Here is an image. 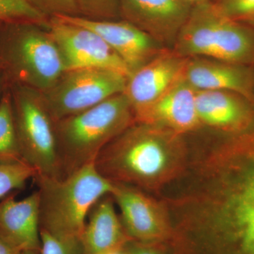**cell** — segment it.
Returning <instances> with one entry per match:
<instances>
[{
	"instance_id": "22",
	"label": "cell",
	"mask_w": 254,
	"mask_h": 254,
	"mask_svg": "<svg viewBox=\"0 0 254 254\" xmlns=\"http://www.w3.org/2000/svg\"><path fill=\"white\" fill-rule=\"evenodd\" d=\"M81 16L93 20H113L120 16L119 0H76Z\"/></svg>"
},
{
	"instance_id": "1",
	"label": "cell",
	"mask_w": 254,
	"mask_h": 254,
	"mask_svg": "<svg viewBox=\"0 0 254 254\" xmlns=\"http://www.w3.org/2000/svg\"><path fill=\"white\" fill-rule=\"evenodd\" d=\"M165 197L173 254H254V134L190 157Z\"/></svg>"
},
{
	"instance_id": "2",
	"label": "cell",
	"mask_w": 254,
	"mask_h": 254,
	"mask_svg": "<svg viewBox=\"0 0 254 254\" xmlns=\"http://www.w3.org/2000/svg\"><path fill=\"white\" fill-rule=\"evenodd\" d=\"M190 154L184 135L136 122L100 151L94 165L112 183L158 193L183 175Z\"/></svg>"
},
{
	"instance_id": "13",
	"label": "cell",
	"mask_w": 254,
	"mask_h": 254,
	"mask_svg": "<svg viewBox=\"0 0 254 254\" xmlns=\"http://www.w3.org/2000/svg\"><path fill=\"white\" fill-rule=\"evenodd\" d=\"M120 16L160 44H174L193 4L188 0H119Z\"/></svg>"
},
{
	"instance_id": "14",
	"label": "cell",
	"mask_w": 254,
	"mask_h": 254,
	"mask_svg": "<svg viewBox=\"0 0 254 254\" xmlns=\"http://www.w3.org/2000/svg\"><path fill=\"white\" fill-rule=\"evenodd\" d=\"M196 91L182 78L149 106L135 115L136 123L163 127L184 135L201 128L195 103Z\"/></svg>"
},
{
	"instance_id": "24",
	"label": "cell",
	"mask_w": 254,
	"mask_h": 254,
	"mask_svg": "<svg viewBox=\"0 0 254 254\" xmlns=\"http://www.w3.org/2000/svg\"><path fill=\"white\" fill-rule=\"evenodd\" d=\"M49 18L57 16H81L76 0H25Z\"/></svg>"
},
{
	"instance_id": "11",
	"label": "cell",
	"mask_w": 254,
	"mask_h": 254,
	"mask_svg": "<svg viewBox=\"0 0 254 254\" xmlns=\"http://www.w3.org/2000/svg\"><path fill=\"white\" fill-rule=\"evenodd\" d=\"M57 17L97 33L115 50L131 73L165 48L148 33L125 20H93L81 16Z\"/></svg>"
},
{
	"instance_id": "6",
	"label": "cell",
	"mask_w": 254,
	"mask_h": 254,
	"mask_svg": "<svg viewBox=\"0 0 254 254\" xmlns=\"http://www.w3.org/2000/svg\"><path fill=\"white\" fill-rule=\"evenodd\" d=\"M0 67L10 83L43 93L64 72L59 49L49 31L33 23H4Z\"/></svg>"
},
{
	"instance_id": "9",
	"label": "cell",
	"mask_w": 254,
	"mask_h": 254,
	"mask_svg": "<svg viewBox=\"0 0 254 254\" xmlns=\"http://www.w3.org/2000/svg\"><path fill=\"white\" fill-rule=\"evenodd\" d=\"M47 27L59 49L64 71L99 68L131 76L123 60L94 32L58 17L50 18Z\"/></svg>"
},
{
	"instance_id": "4",
	"label": "cell",
	"mask_w": 254,
	"mask_h": 254,
	"mask_svg": "<svg viewBox=\"0 0 254 254\" xmlns=\"http://www.w3.org/2000/svg\"><path fill=\"white\" fill-rule=\"evenodd\" d=\"M41 230L64 238L81 241L88 214L113 184L100 175L94 163L63 178L37 177Z\"/></svg>"
},
{
	"instance_id": "7",
	"label": "cell",
	"mask_w": 254,
	"mask_h": 254,
	"mask_svg": "<svg viewBox=\"0 0 254 254\" xmlns=\"http://www.w3.org/2000/svg\"><path fill=\"white\" fill-rule=\"evenodd\" d=\"M9 84L15 128L23 161L35 170L36 177L63 178L55 122L41 92L18 83Z\"/></svg>"
},
{
	"instance_id": "16",
	"label": "cell",
	"mask_w": 254,
	"mask_h": 254,
	"mask_svg": "<svg viewBox=\"0 0 254 254\" xmlns=\"http://www.w3.org/2000/svg\"><path fill=\"white\" fill-rule=\"evenodd\" d=\"M251 103L234 92L198 91L195 95L201 127L225 133H238L250 126L254 117Z\"/></svg>"
},
{
	"instance_id": "19",
	"label": "cell",
	"mask_w": 254,
	"mask_h": 254,
	"mask_svg": "<svg viewBox=\"0 0 254 254\" xmlns=\"http://www.w3.org/2000/svg\"><path fill=\"white\" fill-rule=\"evenodd\" d=\"M23 161L15 128L9 86L0 98V163Z\"/></svg>"
},
{
	"instance_id": "3",
	"label": "cell",
	"mask_w": 254,
	"mask_h": 254,
	"mask_svg": "<svg viewBox=\"0 0 254 254\" xmlns=\"http://www.w3.org/2000/svg\"><path fill=\"white\" fill-rule=\"evenodd\" d=\"M135 123L131 105L124 93L55 122L63 178L94 163L100 151Z\"/></svg>"
},
{
	"instance_id": "27",
	"label": "cell",
	"mask_w": 254,
	"mask_h": 254,
	"mask_svg": "<svg viewBox=\"0 0 254 254\" xmlns=\"http://www.w3.org/2000/svg\"><path fill=\"white\" fill-rule=\"evenodd\" d=\"M22 251L0 232V254H21Z\"/></svg>"
},
{
	"instance_id": "18",
	"label": "cell",
	"mask_w": 254,
	"mask_h": 254,
	"mask_svg": "<svg viewBox=\"0 0 254 254\" xmlns=\"http://www.w3.org/2000/svg\"><path fill=\"white\" fill-rule=\"evenodd\" d=\"M132 240L115 210L113 197L105 195L92 208L81 238L83 254L122 251Z\"/></svg>"
},
{
	"instance_id": "25",
	"label": "cell",
	"mask_w": 254,
	"mask_h": 254,
	"mask_svg": "<svg viewBox=\"0 0 254 254\" xmlns=\"http://www.w3.org/2000/svg\"><path fill=\"white\" fill-rule=\"evenodd\" d=\"M41 254H83L81 241L55 236L41 230Z\"/></svg>"
},
{
	"instance_id": "28",
	"label": "cell",
	"mask_w": 254,
	"mask_h": 254,
	"mask_svg": "<svg viewBox=\"0 0 254 254\" xmlns=\"http://www.w3.org/2000/svg\"><path fill=\"white\" fill-rule=\"evenodd\" d=\"M21 254H41V251L38 250H26L23 251Z\"/></svg>"
},
{
	"instance_id": "5",
	"label": "cell",
	"mask_w": 254,
	"mask_h": 254,
	"mask_svg": "<svg viewBox=\"0 0 254 254\" xmlns=\"http://www.w3.org/2000/svg\"><path fill=\"white\" fill-rule=\"evenodd\" d=\"M173 45V50L187 58L244 65L254 62L253 30L227 17L207 0L193 5Z\"/></svg>"
},
{
	"instance_id": "8",
	"label": "cell",
	"mask_w": 254,
	"mask_h": 254,
	"mask_svg": "<svg viewBox=\"0 0 254 254\" xmlns=\"http://www.w3.org/2000/svg\"><path fill=\"white\" fill-rule=\"evenodd\" d=\"M127 80L125 75L112 70L78 68L64 71L54 86L41 95L47 109L57 122L124 93Z\"/></svg>"
},
{
	"instance_id": "15",
	"label": "cell",
	"mask_w": 254,
	"mask_h": 254,
	"mask_svg": "<svg viewBox=\"0 0 254 254\" xmlns=\"http://www.w3.org/2000/svg\"><path fill=\"white\" fill-rule=\"evenodd\" d=\"M184 78L198 91H226L254 98V72L247 65L203 58H188Z\"/></svg>"
},
{
	"instance_id": "10",
	"label": "cell",
	"mask_w": 254,
	"mask_h": 254,
	"mask_svg": "<svg viewBox=\"0 0 254 254\" xmlns=\"http://www.w3.org/2000/svg\"><path fill=\"white\" fill-rule=\"evenodd\" d=\"M113 184L110 195L120 208L127 235L138 242L168 244L172 227L163 202L136 187Z\"/></svg>"
},
{
	"instance_id": "17",
	"label": "cell",
	"mask_w": 254,
	"mask_h": 254,
	"mask_svg": "<svg viewBox=\"0 0 254 254\" xmlns=\"http://www.w3.org/2000/svg\"><path fill=\"white\" fill-rule=\"evenodd\" d=\"M0 232L21 251H41L38 190L21 200L9 194L0 200Z\"/></svg>"
},
{
	"instance_id": "29",
	"label": "cell",
	"mask_w": 254,
	"mask_h": 254,
	"mask_svg": "<svg viewBox=\"0 0 254 254\" xmlns=\"http://www.w3.org/2000/svg\"><path fill=\"white\" fill-rule=\"evenodd\" d=\"M5 79H7V78H6V74H5L4 71L0 67V84H1V81Z\"/></svg>"
},
{
	"instance_id": "21",
	"label": "cell",
	"mask_w": 254,
	"mask_h": 254,
	"mask_svg": "<svg viewBox=\"0 0 254 254\" xmlns=\"http://www.w3.org/2000/svg\"><path fill=\"white\" fill-rule=\"evenodd\" d=\"M36 176L35 170L25 162L0 163V200L13 190L23 188Z\"/></svg>"
},
{
	"instance_id": "26",
	"label": "cell",
	"mask_w": 254,
	"mask_h": 254,
	"mask_svg": "<svg viewBox=\"0 0 254 254\" xmlns=\"http://www.w3.org/2000/svg\"><path fill=\"white\" fill-rule=\"evenodd\" d=\"M124 254H172L168 244L130 240L122 250Z\"/></svg>"
},
{
	"instance_id": "23",
	"label": "cell",
	"mask_w": 254,
	"mask_h": 254,
	"mask_svg": "<svg viewBox=\"0 0 254 254\" xmlns=\"http://www.w3.org/2000/svg\"><path fill=\"white\" fill-rule=\"evenodd\" d=\"M215 3L227 17L254 27V0H218Z\"/></svg>"
},
{
	"instance_id": "30",
	"label": "cell",
	"mask_w": 254,
	"mask_h": 254,
	"mask_svg": "<svg viewBox=\"0 0 254 254\" xmlns=\"http://www.w3.org/2000/svg\"><path fill=\"white\" fill-rule=\"evenodd\" d=\"M103 254H124V253L123 252H122V251H118V252H108V253Z\"/></svg>"
},
{
	"instance_id": "20",
	"label": "cell",
	"mask_w": 254,
	"mask_h": 254,
	"mask_svg": "<svg viewBox=\"0 0 254 254\" xmlns=\"http://www.w3.org/2000/svg\"><path fill=\"white\" fill-rule=\"evenodd\" d=\"M49 20L25 0H0V21L2 23H33L47 27Z\"/></svg>"
},
{
	"instance_id": "12",
	"label": "cell",
	"mask_w": 254,
	"mask_h": 254,
	"mask_svg": "<svg viewBox=\"0 0 254 254\" xmlns=\"http://www.w3.org/2000/svg\"><path fill=\"white\" fill-rule=\"evenodd\" d=\"M188 58L165 48L131 73L124 93L133 114L139 113L165 94L184 78Z\"/></svg>"
},
{
	"instance_id": "31",
	"label": "cell",
	"mask_w": 254,
	"mask_h": 254,
	"mask_svg": "<svg viewBox=\"0 0 254 254\" xmlns=\"http://www.w3.org/2000/svg\"><path fill=\"white\" fill-rule=\"evenodd\" d=\"M188 1H190L192 4H194L195 3L200 2V1H205V0H188Z\"/></svg>"
},
{
	"instance_id": "32",
	"label": "cell",
	"mask_w": 254,
	"mask_h": 254,
	"mask_svg": "<svg viewBox=\"0 0 254 254\" xmlns=\"http://www.w3.org/2000/svg\"><path fill=\"white\" fill-rule=\"evenodd\" d=\"M0 23H1V21H0Z\"/></svg>"
}]
</instances>
